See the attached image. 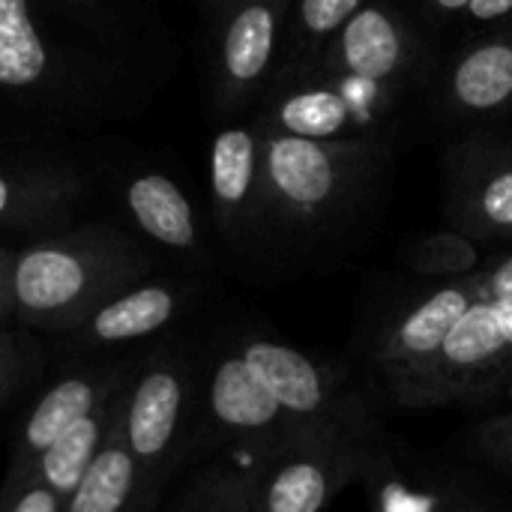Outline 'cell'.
<instances>
[{
    "label": "cell",
    "instance_id": "obj_16",
    "mask_svg": "<svg viewBox=\"0 0 512 512\" xmlns=\"http://www.w3.org/2000/svg\"><path fill=\"white\" fill-rule=\"evenodd\" d=\"M276 12L270 3H249L228 27L225 36V72L234 81H255L276 48Z\"/></svg>",
    "mask_w": 512,
    "mask_h": 512
},
{
    "label": "cell",
    "instance_id": "obj_31",
    "mask_svg": "<svg viewBox=\"0 0 512 512\" xmlns=\"http://www.w3.org/2000/svg\"><path fill=\"white\" fill-rule=\"evenodd\" d=\"M6 198H9V189H6V183L0 180V210L6 207Z\"/></svg>",
    "mask_w": 512,
    "mask_h": 512
},
{
    "label": "cell",
    "instance_id": "obj_8",
    "mask_svg": "<svg viewBox=\"0 0 512 512\" xmlns=\"http://www.w3.org/2000/svg\"><path fill=\"white\" fill-rule=\"evenodd\" d=\"M336 57L342 69L363 84L393 78L405 60V36L399 21L387 9L363 3L339 30Z\"/></svg>",
    "mask_w": 512,
    "mask_h": 512
},
{
    "label": "cell",
    "instance_id": "obj_20",
    "mask_svg": "<svg viewBox=\"0 0 512 512\" xmlns=\"http://www.w3.org/2000/svg\"><path fill=\"white\" fill-rule=\"evenodd\" d=\"M486 264L483 249L459 231H441L426 237L411 258V267L426 279L456 282L465 276H474Z\"/></svg>",
    "mask_w": 512,
    "mask_h": 512
},
{
    "label": "cell",
    "instance_id": "obj_11",
    "mask_svg": "<svg viewBox=\"0 0 512 512\" xmlns=\"http://www.w3.org/2000/svg\"><path fill=\"white\" fill-rule=\"evenodd\" d=\"M279 132L315 138V141H342L354 123H360V114L345 90L336 87H309L297 90L288 99H282L276 111Z\"/></svg>",
    "mask_w": 512,
    "mask_h": 512
},
{
    "label": "cell",
    "instance_id": "obj_10",
    "mask_svg": "<svg viewBox=\"0 0 512 512\" xmlns=\"http://www.w3.org/2000/svg\"><path fill=\"white\" fill-rule=\"evenodd\" d=\"M453 99L468 111H495L512 99V42L489 39L453 69Z\"/></svg>",
    "mask_w": 512,
    "mask_h": 512
},
{
    "label": "cell",
    "instance_id": "obj_7",
    "mask_svg": "<svg viewBox=\"0 0 512 512\" xmlns=\"http://www.w3.org/2000/svg\"><path fill=\"white\" fill-rule=\"evenodd\" d=\"M186 405V384L174 369L144 375L126 408V447L138 462L156 465L177 438Z\"/></svg>",
    "mask_w": 512,
    "mask_h": 512
},
{
    "label": "cell",
    "instance_id": "obj_23",
    "mask_svg": "<svg viewBox=\"0 0 512 512\" xmlns=\"http://www.w3.org/2000/svg\"><path fill=\"white\" fill-rule=\"evenodd\" d=\"M366 0H300V24L309 36H330L345 27V21Z\"/></svg>",
    "mask_w": 512,
    "mask_h": 512
},
{
    "label": "cell",
    "instance_id": "obj_5",
    "mask_svg": "<svg viewBox=\"0 0 512 512\" xmlns=\"http://www.w3.org/2000/svg\"><path fill=\"white\" fill-rule=\"evenodd\" d=\"M474 303L477 294L468 276L456 282H441V288L429 291L387 327L375 348V366L393 402L426 372V366L447 342L450 330Z\"/></svg>",
    "mask_w": 512,
    "mask_h": 512
},
{
    "label": "cell",
    "instance_id": "obj_27",
    "mask_svg": "<svg viewBox=\"0 0 512 512\" xmlns=\"http://www.w3.org/2000/svg\"><path fill=\"white\" fill-rule=\"evenodd\" d=\"M512 12V0H471L468 15L474 21H498Z\"/></svg>",
    "mask_w": 512,
    "mask_h": 512
},
{
    "label": "cell",
    "instance_id": "obj_24",
    "mask_svg": "<svg viewBox=\"0 0 512 512\" xmlns=\"http://www.w3.org/2000/svg\"><path fill=\"white\" fill-rule=\"evenodd\" d=\"M477 450L489 456L495 465H501L507 474H512V414L507 417H492L474 432Z\"/></svg>",
    "mask_w": 512,
    "mask_h": 512
},
{
    "label": "cell",
    "instance_id": "obj_19",
    "mask_svg": "<svg viewBox=\"0 0 512 512\" xmlns=\"http://www.w3.org/2000/svg\"><path fill=\"white\" fill-rule=\"evenodd\" d=\"M258 144L246 129H225L213 144V192L225 204H240L252 192Z\"/></svg>",
    "mask_w": 512,
    "mask_h": 512
},
{
    "label": "cell",
    "instance_id": "obj_29",
    "mask_svg": "<svg viewBox=\"0 0 512 512\" xmlns=\"http://www.w3.org/2000/svg\"><path fill=\"white\" fill-rule=\"evenodd\" d=\"M435 512H489V510H483V507H477V504H471V501H465V498H456V495H441L438 510Z\"/></svg>",
    "mask_w": 512,
    "mask_h": 512
},
{
    "label": "cell",
    "instance_id": "obj_9",
    "mask_svg": "<svg viewBox=\"0 0 512 512\" xmlns=\"http://www.w3.org/2000/svg\"><path fill=\"white\" fill-rule=\"evenodd\" d=\"M96 402H99L96 384L87 378H66V381L54 384L27 417V426L18 441L21 462L39 459L69 426H75L81 417L93 414Z\"/></svg>",
    "mask_w": 512,
    "mask_h": 512
},
{
    "label": "cell",
    "instance_id": "obj_14",
    "mask_svg": "<svg viewBox=\"0 0 512 512\" xmlns=\"http://www.w3.org/2000/svg\"><path fill=\"white\" fill-rule=\"evenodd\" d=\"M135 480L138 459L129 453V447H102L75 492L66 498V512H123L135 492Z\"/></svg>",
    "mask_w": 512,
    "mask_h": 512
},
{
    "label": "cell",
    "instance_id": "obj_4",
    "mask_svg": "<svg viewBox=\"0 0 512 512\" xmlns=\"http://www.w3.org/2000/svg\"><path fill=\"white\" fill-rule=\"evenodd\" d=\"M363 159L360 141H315L276 132L264 144V177L294 219L315 222L342 201Z\"/></svg>",
    "mask_w": 512,
    "mask_h": 512
},
{
    "label": "cell",
    "instance_id": "obj_18",
    "mask_svg": "<svg viewBox=\"0 0 512 512\" xmlns=\"http://www.w3.org/2000/svg\"><path fill=\"white\" fill-rule=\"evenodd\" d=\"M45 66L42 42L27 18L24 0H0V81L30 84Z\"/></svg>",
    "mask_w": 512,
    "mask_h": 512
},
{
    "label": "cell",
    "instance_id": "obj_28",
    "mask_svg": "<svg viewBox=\"0 0 512 512\" xmlns=\"http://www.w3.org/2000/svg\"><path fill=\"white\" fill-rule=\"evenodd\" d=\"M486 396H498V399H504V402H512V363L507 369H501V372L489 381V387L483 390L480 399H486Z\"/></svg>",
    "mask_w": 512,
    "mask_h": 512
},
{
    "label": "cell",
    "instance_id": "obj_13",
    "mask_svg": "<svg viewBox=\"0 0 512 512\" xmlns=\"http://www.w3.org/2000/svg\"><path fill=\"white\" fill-rule=\"evenodd\" d=\"M105 441V417L99 411L81 417L69 426L39 459H36V483L51 489L57 498H69L81 483L84 471L96 459Z\"/></svg>",
    "mask_w": 512,
    "mask_h": 512
},
{
    "label": "cell",
    "instance_id": "obj_2",
    "mask_svg": "<svg viewBox=\"0 0 512 512\" xmlns=\"http://www.w3.org/2000/svg\"><path fill=\"white\" fill-rule=\"evenodd\" d=\"M512 363V297L477 300L450 330L438 357L396 399L405 408H438L480 399Z\"/></svg>",
    "mask_w": 512,
    "mask_h": 512
},
{
    "label": "cell",
    "instance_id": "obj_25",
    "mask_svg": "<svg viewBox=\"0 0 512 512\" xmlns=\"http://www.w3.org/2000/svg\"><path fill=\"white\" fill-rule=\"evenodd\" d=\"M477 300H507L512 297V252L504 258L486 261L474 276H468Z\"/></svg>",
    "mask_w": 512,
    "mask_h": 512
},
{
    "label": "cell",
    "instance_id": "obj_12",
    "mask_svg": "<svg viewBox=\"0 0 512 512\" xmlns=\"http://www.w3.org/2000/svg\"><path fill=\"white\" fill-rule=\"evenodd\" d=\"M84 288L81 264L54 249H39L21 258L15 270V297L33 312H51L69 306Z\"/></svg>",
    "mask_w": 512,
    "mask_h": 512
},
{
    "label": "cell",
    "instance_id": "obj_21",
    "mask_svg": "<svg viewBox=\"0 0 512 512\" xmlns=\"http://www.w3.org/2000/svg\"><path fill=\"white\" fill-rule=\"evenodd\" d=\"M462 222L480 237H512V159L477 183Z\"/></svg>",
    "mask_w": 512,
    "mask_h": 512
},
{
    "label": "cell",
    "instance_id": "obj_17",
    "mask_svg": "<svg viewBox=\"0 0 512 512\" xmlns=\"http://www.w3.org/2000/svg\"><path fill=\"white\" fill-rule=\"evenodd\" d=\"M171 315H174V297L165 288H141L105 306L93 321V333L102 342L138 339L165 327Z\"/></svg>",
    "mask_w": 512,
    "mask_h": 512
},
{
    "label": "cell",
    "instance_id": "obj_15",
    "mask_svg": "<svg viewBox=\"0 0 512 512\" xmlns=\"http://www.w3.org/2000/svg\"><path fill=\"white\" fill-rule=\"evenodd\" d=\"M129 204H132V213L138 216V222L156 240H162L168 246H192V240H195L192 210H189L183 192L171 180H165L159 174L141 177L129 189Z\"/></svg>",
    "mask_w": 512,
    "mask_h": 512
},
{
    "label": "cell",
    "instance_id": "obj_26",
    "mask_svg": "<svg viewBox=\"0 0 512 512\" xmlns=\"http://www.w3.org/2000/svg\"><path fill=\"white\" fill-rule=\"evenodd\" d=\"M60 501L63 498H57L51 489H45L42 483H33L30 489H24L15 498V504H12L9 512H60Z\"/></svg>",
    "mask_w": 512,
    "mask_h": 512
},
{
    "label": "cell",
    "instance_id": "obj_1",
    "mask_svg": "<svg viewBox=\"0 0 512 512\" xmlns=\"http://www.w3.org/2000/svg\"><path fill=\"white\" fill-rule=\"evenodd\" d=\"M378 462V444L345 426H300L252 471L261 512H324Z\"/></svg>",
    "mask_w": 512,
    "mask_h": 512
},
{
    "label": "cell",
    "instance_id": "obj_22",
    "mask_svg": "<svg viewBox=\"0 0 512 512\" xmlns=\"http://www.w3.org/2000/svg\"><path fill=\"white\" fill-rule=\"evenodd\" d=\"M198 512H261L252 474H222L201 492Z\"/></svg>",
    "mask_w": 512,
    "mask_h": 512
},
{
    "label": "cell",
    "instance_id": "obj_6",
    "mask_svg": "<svg viewBox=\"0 0 512 512\" xmlns=\"http://www.w3.org/2000/svg\"><path fill=\"white\" fill-rule=\"evenodd\" d=\"M207 402H210L213 420L225 432L258 441L264 444V450H270L273 444H279L282 438L306 426V423L291 420L282 411V405L270 396V390L255 378L243 354L225 357L216 366Z\"/></svg>",
    "mask_w": 512,
    "mask_h": 512
},
{
    "label": "cell",
    "instance_id": "obj_30",
    "mask_svg": "<svg viewBox=\"0 0 512 512\" xmlns=\"http://www.w3.org/2000/svg\"><path fill=\"white\" fill-rule=\"evenodd\" d=\"M441 12H468L471 0H432Z\"/></svg>",
    "mask_w": 512,
    "mask_h": 512
},
{
    "label": "cell",
    "instance_id": "obj_3",
    "mask_svg": "<svg viewBox=\"0 0 512 512\" xmlns=\"http://www.w3.org/2000/svg\"><path fill=\"white\" fill-rule=\"evenodd\" d=\"M240 354L291 420L306 426H345L375 441V420L366 405L348 396L336 372L309 354L270 339H252Z\"/></svg>",
    "mask_w": 512,
    "mask_h": 512
}]
</instances>
